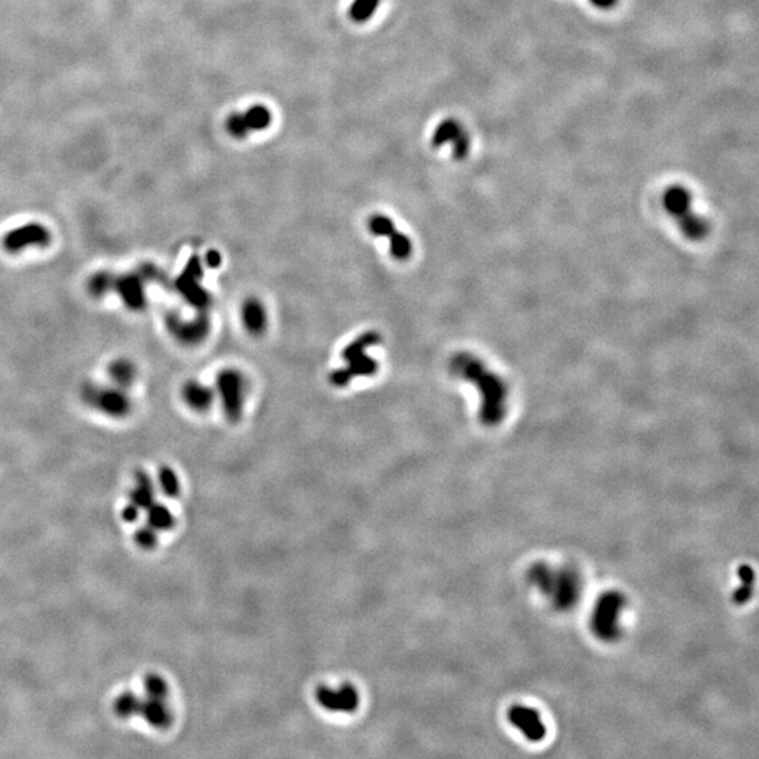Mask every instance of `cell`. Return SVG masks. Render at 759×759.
I'll list each match as a JSON object with an SVG mask.
<instances>
[{"label":"cell","instance_id":"6da1fadb","mask_svg":"<svg viewBox=\"0 0 759 759\" xmlns=\"http://www.w3.org/2000/svg\"><path fill=\"white\" fill-rule=\"evenodd\" d=\"M450 372L454 377L475 385L481 396L480 420L482 425L494 427L502 423L508 412L509 388L505 380L475 355L460 352L450 360Z\"/></svg>","mask_w":759,"mask_h":759},{"label":"cell","instance_id":"7a4b0ae2","mask_svg":"<svg viewBox=\"0 0 759 759\" xmlns=\"http://www.w3.org/2000/svg\"><path fill=\"white\" fill-rule=\"evenodd\" d=\"M530 583L549 599L554 609H572L582 595V579L575 569H553L547 564H535L528 575Z\"/></svg>","mask_w":759,"mask_h":759},{"label":"cell","instance_id":"3957f363","mask_svg":"<svg viewBox=\"0 0 759 759\" xmlns=\"http://www.w3.org/2000/svg\"><path fill=\"white\" fill-rule=\"evenodd\" d=\"M380 335L375 331L365 332L352 344H349L344 352L342 359L346 368L334 370L329 375V381L334 387H346L351 381L358 377L375 376L379 370V363L369 356L368 351L380 344Z\"/></svg>","mask_w":759,"mask_h":759},{"label":"cell","instance_id":"277c9868","mask_svg":"<svg viewBox=\"0 0 759 759\" xmlns=\"http://www.w3.org/2000/svg\"><path fill=\"white\" fill-rule=\"evenodd\" d=\"M662 204L688 239L698 242L710 233V222L693 210V197L686 188L679 185L668 188L664 193Z\"/></svg>","mask_w":759,"mask_h":759},{"label":"cell","instance_id":"5b68a950","mask_svg":"<svg viewBox=\"0 0 759 759\" xmlns=\"http://www.w3.org/2000/svg\"><path fill=\"white\" fill-rule=\"evenodd\" d=\"M624 607L626 596L619 590H607L599 596L590 617V629L599 640L612 643L620 637V616Z\"/></svg>","mask_w":759,"mask_h":759},{"label":"cell","instance_id":"8992f818","mask_svg":"<svg viewBox=\"0 0 759 759\" xmlns=\"http://www.w3.org/2000/svg\"><path fill=\"white\" fill-rule=\"evenodd\" d=\"M215 388L226 419L231 423L239 422L243 415L245 398L248 394V381L245 376L236 369H224L217 375Z\"/></svg>","mask_w":759,"mask_h":759},{"label":"cell","instance_id":"52a82bcc","mask_svg":"<svg viewBox=\"0 0 759 759\" xmlns=\"http://www.w3.org/2000/svg\"><path fill=\"white\" fill-rule=\"evenodd\" d=\"M82 398L92 408L116 418L127 415L131 409V401L120 387L110 388L97 384H86L82 389Z\"/></svg>","mask_w":759,"mask_h":759},{"label":"cell","instance_id":"ba28073f","mask_svg":"<svg viewBox=\"0 0 759 759\" xmlns=\"http://www.w3.org/2000/svg\"><path fill=\"white\" fill-rule=\"evenodd\" d=\"M315 699L322 709L332 713H353L360 705L359 691L351 684L339 688L321 685L315 691Z\"/></svg>","mask_w":759,"mask_h":759},{"label":"cell","instance_id":"9c48e42d","mask_svg":"<svg viewBox=\"0 0 759 759\" xmlns=\"http://www.w3.org/2000/svg\"><path fill=\"white\" fill-rule=\"evenodd\" d=\"M202 277V267L200 257H191L182 274L175 281V289L183 296V298L200 311H205L210 305V294L201 287L200 280Z\"/></svg>","mask_w":759,"mask_h":759},{"label":"cell","instance_id":"30bf717a","mask_svg":"<svg viewBox=\"0 0 759 759\" xmlns=\"http://www.w3.org/2000/svg\"><path fill=\"white\" fill-rule=\"evenodd\" d=\"M272 111L263 104H255L246 111L233 113L226 119V131L233 138H245L250 133L266 130L272 124Z\"/></svg>","mask_w":759,"mask_h":759},{"label":"cell","instance_id":"8fae6325","mask_svg":"<svg viewBox=\"0 0 759 759\" xmlns=\"http://www.w3.org/2000/svg\"><path fill=\"white\" fill-rule=\"evenodd\" d=\"M443 145H451L453 157L457 161H463L470 152V135L466 128L454 119L443 120L435 130L432 137V147L440 148Z\"/></svg>","mask_w":759,"mask_h":759},{"label":"cell","instance_id":"7c38bea8","mask_svg":"<svg viewBox=\"0 0 759 759\" xmlns=\"http://www.w3.org/2000/svg\"><path fill=\"white\" fill-rule=\"evenodd\" d=\"M169 332L183 345H198L210 332V320L201 311L195 318L185 320L178 314H171L166 320Z\"/></svg>","mask_w":759,"mask_h":759},{"label":"cell","instance_id":"4fadbf2b","mask_svg":"<svg viewBox=\"0 0 759 759\" xmlns=\"http://www.w3.org/2000/svg\"><path fill=\"white\" fill-rule=\"evenodd\" d=\"M51 241L49 231L37 222L25 224L11 229L3 238V245L8 252H20L25 248L47 246Z\"/></svg>","mask_w":759,"mask_h":759},{"label":"cell","instance_id":"5bb4252c","mask_svg":"<svg viewBox=\"0 0 759 759\" xmlns=\"http://www.w3.org/2000/svg\"><path fill=\"white\" fill-rule=\"evenodd\" d=\"M506 717L508 722L526 737V740L532 743H540L545 740L547 730L538 710L516 705L508 710Z\"/></svg>","mask_w":759,"mask_h":759},{"label":"cell","instance_id":"9a60e30c","mask_svg":"<svg viewBox=\"0 0 759 759\" xmlns=\"http://www.w3.org/2000/svg\"><path fill=\"white\" fill-rule=\"evenodd\" d=\"M114 290L131 310H142L147 304L144 279L140 274H126L116 279Z\"/></svg>","mask_w":759,"mask_h":759},{"label":"cell","instance_id":"2e32d148","mask_svg":"<svg viewBox=\"0 0 759 759\" xmlns=\"http://www.w3.org/2000/svg\"><path fill=\"white\" fill-rule=\"evenodd\" d=\"M241 317L245 329L250 335L259 336L265 334L267 328V311L260 300L255 297L245 300L241 308Z\"/></svg>","mask_w":759,"mask_h":759},{"label":"cell","instance_id":"e0dca14e","mask_svg":"<svg viewBox=\"0 0 759 759\" xmlns=\"http://www.w3.org/2000/svg\"><path fill=\"white\" fill-rule=\"evenodd\" d=\"M182 396H183V401L189 405L191 409L197 411V412H204L207 411L212 402H214V391L212 388L198 382V381H194V380H190L188 381L183 388H182Z\"/></svg>","mask_w":759,"mask_h":759},{"label":"cell","instance_id":"ac0fdd59","mask_svg":"<svg viewBox=\"0 0 759 759\" xmlns=\"http://www.w3.org/2000/svg\"><path fill=\"white\" fill-rule=\"evenodd\" d=\"M109 375L120 388H126L137 379V369L133 362L127 359H117L110 365Z\"/></svg>","mask_w":759,"mask_h":759},{"label":"cell","instance_id":"d6986e66","mask_svg":"<svg viewBox=\"0 0 759 759\" xmlns=\"http://www.w3.org/2000/svg\"><path fill=\"white\" fill-rule=\"evenodd\" d=\"M389 253L396 260H406L413 252L412 241L402 232L395 231L389 238Z\"/></svg>","mask_w":759,"mask_h":759},{"label":"cell","instance_id":"ffe728a7","mask_svg":"<svg viewBox=\"0 0 759 759\" xmlns=\"http://www.w3.org/2000/svg\"><path fill=\"white\" fill-rule=\"evenodd\" d=\"M381 0H353L349 16L355 23H366L379 8Z\"/></svg>","mask_w":759,"mask_h":759},{"label":"cell","instance_id":"44dd1931","mask_svg":"<svg viewBox=\"0 0 759 759\" xmlns=\"http://www.w3.org/2000/svg\"><path fill=\"white\" fill-rule=\"evenodd\" d=\"M114 284H116V277H113V274H110V273L102 272V273L95 274L90 279L89 290H90V293L93 296L102 297V296L107 294L109 291L114 290Z\"/></svg>","mask_w":759,"mask_h":759},{"label":"cell","instance_id":"7402d4cb","mask_svg":"<svg viewBox=\"0 0 759 759\" xmlns=\"http://www.w3.org/2000/svg\"><path fill=\"white\" fill-rule=\"evenodd\" d=\"M159 482H161V487L165 491V494L169 495V497H176L179 494V491H181V484H179L178 475L169 467H164L161 470Z\"/></svg>","mask_w":759,"mask_h":759},{"label":"cell","instance_id":"603a6c76","mask_svg":"<svg viewBox=\"0 0 759 759\" xmlns=\"http://www.w3.org/2000/svg\"><path fill=\"white\" fill-rule=\"evenodd\" d=\"M151 521H152V525L157 529H161V530H166V529L172 528L174 522H175L172 514L165 506L155 508L152 515H151Z\"/></svg>","mask_w":759,"mask_h":759},{"label":"cell","instance_id":"cb8c5ba5","mask_svg":"<svg viewBox=\"0 0 759 759\" xmlns=\"http://www.w3.org/2000/svg\"><path fill=\"white\" fill-rule=\"evenodd\" d=\"M753 585H754V583H744V582H743L741 586H740L739 589H736V592H734V595H733V600H734L736 605H744V603H747V602L751 599L753 592H754Z\"/></svg>","mask_w":759,"mask_h":759},{"label":"cell","instance_id":"d4e9b609","mask_svg":"<svg viewBox=\"0 0 759 759\" xmlns=\"http://www.w3.org/2000/svg\"><path fill=\"white\" fill-rule=\"evenodd\" d=\"M205 265L208 267H212V269L218 267L221 265V255L218 252H215V250H210L207 253V256H205Z\"/></svg>","mask_w":759,"mask_h":759},{"label":"cell","instance_id":"484cf974","mask_svg":"<svg viewBox=\"0 0 759 759\" xmlns=\"http://www.w3.org/2000/svg\"><path fill=\"white\" fill-rule=\"evenodd\" d=\"M593 3L595 7L597 8H602V10H607V8H612L617 0H590Z\"/></svg>","mask_w":759,"mask_h":759}]
</instances>
